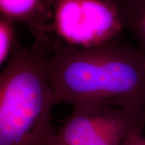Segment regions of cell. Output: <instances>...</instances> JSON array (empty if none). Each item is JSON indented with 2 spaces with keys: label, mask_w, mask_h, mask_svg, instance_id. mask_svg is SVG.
<instances>
[{
  "label": "cell",
  "mask_w": 145,
  "mask_h": 145,
  "mask_svg": "<svg viewBox=\"0 0 145 145\" xmlns=\"http://www.w3.org/2000/svg\"><path fill=\"white\" fill-rule=\"evenodd\" d=\"M145 127V112L103 103L73 105L57 131L54 145H122L134 131Z\"/></svg>",
  "instance_id": "3957f363"
},
{
  "label": "cell",
  "mask_w": 145,
  "mask_h": 145,
  "mask_svg": "<svg viewBox=\"0 0 145 145\" xmlns=\"http://www.w3.org/2000/svg\"><path fill=\"white\" fill-rule=\"evenodd\" d=\"M40 0H0L1 11L10 20H29L32 19Z\"/></svg>",
  "instance_id": "8992f818"
},
{
  "label": "cell",
  "mask_w": 145,
  "mask_h": 145,
  "mask_svg": "<svg viewBox=\"0 0 145 145\" xmlns=\"http://www.w3.org/2000/svg\"><path fill=\"white\" fill-rule=\"evenodd\" d=\"M106 1H109V2H110V3H112L113 4H115V5H116L117 3H119L121 0H106Z\"/></svg>",
  "instance_id": "9c48e42d"
},
{
  "label": "cell",
  "mask_w": 145,
  "mask_h": 145,
  "mask_svg": "<svg viewBox=\"0 0 145 145\" xmlns=\"http://www.w3.org/2000/svg\"><path fill=\"white\" fill-rule=\"evenodd\" d=\"M144 128H139L131 132L122 145H145V136L143 131Z\"/></svg>",
  "instance_id": "ba28073f"
},
{
  "label": "cell",
  "mask_w": 145,
  "mask_h": 145,
  "mask_svg": "<svg viewBox=\"0 0 145 145\" xmlns=\"http://www.w3.org/2000/svg\"><path fill=\"white\" fill-rule=\"evenodd\" d=\"M48 1L55 5L52 30L61 45L99 46L119 37L123 27L117 6L106 0Z\"/></svg>",
  "instance_id": "277c9868"
},
{
  "label": "cell",
  "mask_w": 145,
  "mask_h": 145,
  "mask_svg": "<svg viewBox=\"0 0 145 145\" xmlns=\"http://www.w3.org/2000/svg\"><path fill=\"white\" fill-rule=\"evenodd\" d=\"M46 69L59 103L145 112V57L119 37L93 48L57 47L47 57Z\"/></svg>",
  "instance_id": "6da1fadb"
},
{
  "label": "cell",
  "mask_w": 145,
  "mask_h": 145,
  "mask_svg": "<svg viewBox=\"0 0 145 145\" xmlns=\"http://www.w3.org/2000/svg\"><path fill=\"white\" fill-rule=\"evenodd\" d=\"M116 6L123 26L134 35L145 57V0H122Z\"/></svg>",
  "instance_id": "5b68a950"
},
{
  "label": "cell",
  "mask_w": 145,
  "mask_h": 145,
  "mask_svg": "<svg viewBox=\"0 0 145 145\" xmlns=\"http://www.w3.org/2000/svg\"><path fill=\"white\" fill-rule=\"evenodd\" d=\"M50 51L17 43L0 75V145H54L59 103L46 69Z\"/></svg>",
  "instance_id": "7a4b0ae2"
},
{
  "label": "cell",
  "mask_w": 145,
  "mask_h": 145,
  "mask_svg": "<svg viewBox=\"0 0 145 145\" xmlns=\"http://www.w3.org/2000/svg\"><path fill=\"white\" fill-rule=\"evenodd\" d=\"M11 21L3 18L0 22V63L1 65L7 62L16 48L18 40Z\"/></svg>",
  "instance_id": "52a82bcc"
}]
</instances>
